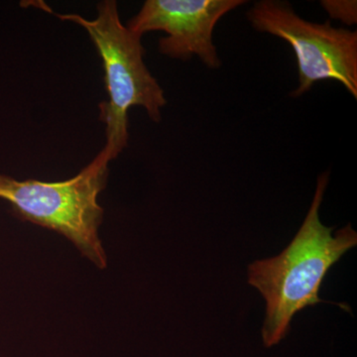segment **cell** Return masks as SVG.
Here are the masks:
<instances>
[{"mask_svg":"<svg viewBox=\"0 0 357 357\" xmlns=\"http://www.w3.org/2000/svg\"><path fill=\"white\" fill-rule=\"evenodd\" d=\"M321 6L332 20L342 21L351 26L357 23V2L356 0H323Z\"/></svg>","mask_w":357,"mask_h":357,"instance_id":"obj_6","label":"cell"},{"mask_svg":"<svg viewBox=\"0 0 357 357\" xmlns=\"http://www.w3.org/2000/svg\"><path fill=\"white\" fill-rule=\"evenodd\" d=\"M244 0H147L128 22L136 34L163 31L159 52L176 60L197 56L206 68L218 70L222 60L213 43V30L225 14L238 8Z\"/></svg>","mask_w":357,"mask_h":357,"instance_id":"obj_5","label":"cell"},{"mask_svg":"<svg viewBox=\"0 0 357 357\" xmlns=\"http://www.w3.org/2000/svg\"><path fill=\"white\" fill-rule=\"evenodd\" d=\"M256 31L267 33L292 47L299 86L291 93L299 98L321 81L333 79L357 98V31L303 20L288 2L256 1L248 13Z\"/></svg>","mask_w":357,"mask_h":357,"instance_id":"obj_4","label":"cell"},{"mask_svg":"<svg viewBox=\"0 0 357 357\" xmlns=\"http://www.w3.org/2000/svg\"><path fill=\"white\" fill-rule=\"evenodd\" d=\"M109 162L100 152L76 177L56 183L20 181L0 174V199L11 204L16 218L55 230L105 269L107 257L98 237L105 211L98 198L107 185Z\"/></svg>","mask_w":357,"mask_h":357,"instance_id":"obj_3","label":"cell"},{"mask_svg":"<svg viewBox=\"0 0 357 357\" xmlns=\"http://www.w3.org/2000/svg\"><path fill=\"white\" fill-rule=\"evenodd\" d=\"M40 8L63 21L82 26L88 32L102 60L109 100L100 103V121L105 126L107 142L102 153L109 161L128 146V110L141 107L154 122L161 121V109L167 100L164 89L145 65L142 36L122 24L117 3L103 0L98 4V16L88 20L79 14H59L43 1Z\"/></svg>","mask_w":357,"mask_h":357,"instance_id":"obj_2","label":"cell"},{"mask_svg":"<svg viewBox=\"0 0 357 357\" xmlns=\"http://www.w3.org/2000/svg\"><path fill=\"white\" fill-rule=\"evenodd\" d=\"M330 173L321 174L306 218L288 248L269 259L257 260L248 268L249 284L266 302L262 328L266 347L279 344L290 331L291 321L305 307L324 302L319 292L333 265L356 248L357 234L351 223L333 236L335 227L319 220Z\"/></svg>","mask_w":357,"mask_h":357,"instance_id":"obj_1","label":"cell"}]
</instances>
